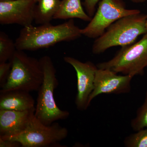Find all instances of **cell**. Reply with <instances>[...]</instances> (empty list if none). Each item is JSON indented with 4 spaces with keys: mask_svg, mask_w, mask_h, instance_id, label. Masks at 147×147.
<instances>
[{
    "mask_svg": "<svg viewBox=\"0 0 147 147\" xmlns=\"http://www.w3.org/2000/svg\"><path fill=\"white\" fill-rule=\"evenodd\" d=\"M131 126L134 131L147 128V90L144 101L137 110V115L131 121Z\"/></svg>",
    "mask_w": 147,
    "mask_h": 147,
    "instance_id": "obj_16",
    "label": "cell"
},
{
    "mask_svg": "<svg viewBox=\"0 0 147 147\" xmlns=\"http://www.w3.org/2000/svg\"><path fill=\"white\" fill-rule=\"evenodd\" d=\"M124 144L126 147H147V128L127 137Z\"/></svg>",
    "mask_w": 147,
    "mask_h": 147,
    "instance_id": "obj_17",
    "label": "cell"
},
{
    "mask_svg": "<svg viewBox=\"0 0 147 147\" xmlns=\"http://www.w3.org/2000/svg\"><path fill=\"white\" fill-rule=\"evenodd\" d=\"M35 102L30 92L14 90L0 93V110L18 111L35 110Z\"/></svg>",
    "mask_w": 147,
    "mask_h": 147,
    "instance_id": "obj_12",
    "label": "cell"
},
{
    "mask_svg": "<svg viewBox=\"0 0 147 147\" xmlns=\"http://www.w3.org/2000/svg\"><path fill=\"white\" fill-rule=\"evenodd\" d=\"M61 0H37L34 9V21L37 24H49L60 5Z\"/></svg>",
    "mask_w": 147,
    "mask_h": 147,
    "instance_id": "obj_14",
    "label": "cell"
},
{
    "mask_svg": "<svg viewBox=\"0 0 147 147\" xmlns=\"http://www.w3.org/2000/svg\"><path fill=\"white\" fill-rule=\"evenodd\" d=\"M13 42L5 33L0 32V63L9 61L16 51Z\"/></svg>",
    "mask_w": 147,
    "mask_h": 147,
    "instance_id": "obj_15",
    "label": "cell"
},
{
    "mask_svg": "<svg viewBox=\"0 0 147 147\" xmlns=\"http://www.w3.org/2000/svg\"><path fill=\"white\" fill-rule=\"evenodd\" d=\"M133 77L129 75H119L110 69L98 68L89 104L100 94L128 93L131 90V82Z\"/></svg>",
    "mask_w": 147,
    "mask_h": 147,
    "instance_id": "obj_9",
    "label": "cell"
},
{
    "mask_svg": "<svg viewBox=\"0 0 147 147\" xmlns=\"http://www.w3.org/2000/svg\"><path fill=\"white\" fill-rule=\"evenodd\" d=\"M140 12L139 9L127 8L123 0H100L96 12L86 26L81 29V33L89 38L96 39L119 19Z\"/></svg>",
    "mask_w": 147,
    "mask_h": 147,
    "instance_id": "obj_7",
    "label": "cell"
},
{
    "mask_svg": "<svg viewBox=\"0 0 147 147\" xmlns=\"http://www.w3.org/2000/svg\"><path fill=\"white\" fill-rule=\"evenodd\" d=\"M21 147V145L19 142L0 138V147Z\"/></svg>",
    "mask_w": 147,
    "mask_h": 147,
    "instance_id": "obj_20",
    "label": "cell"
},
{
    "mask_svg": "<svg viewBox=\"0 0 147 147\" xmlns=\"http://www.w3.org/2000/svg\"><path fill=\"white\" fill-rule=\"evenodd\" d=\"M36 2L32 0H9L0 1V24L31 26L34 21Z\"/></svg>",
    "mask_w": 147,
    "mask_h": 147,
    "instance_id": "obj_10",
    "label": "cell"
},
{
    "mask_svg": "<svg viewBox=\"0 0 147 147\" xmlns=\"http://www.w3.org/2000/svg\"><path fill=\"white\" fill-rule=\"evenodd\" d=\"M35 111L0 110V137H12L24 131Z\"/></svg>",
    "mask_w": 147,
    "mask_h": 147,
    "instance_id": "obj_11",
    "label": "cell"
},
{
    "mask_svg": "<svg viewBox=\"0 0 147 147\" xmlns=\"http://www.w3.org/2000/svg\"><path fill=\"white\" fill-rule=\"evenodd\" d=\"M132 2L135 3H142L145 2L147 0H129Z\"/></svg>",
    "mask_w": 147,
    "mask_h": 147,
    "instance_id": "obj_21",
    "label": "cell"
},
{
    "mask_svg": "<svg viewBox=\"0 0 147 147\" xmlns=\"http://www.w3.org/2000/svg\"><path fill=\"white\" fill-rule=\"evenodd\" d=\"M68 134V129L57 123L45 125L34 115L26 129L20 134L0 138L19 142L22 147H64L59 142L65 139Z\"/></svg>",
    "mask_w": 147,
    "mask_h": 147,
    "instance_id": "obj_6",
    "label": "cell"
},
{
    "mask_svg": "<svg viewBox=\"0 0 147 147\" xmlns=\"http://www.w3.org/2000/svg\"><path fill=\"white\" fill-rule=\"evenodd\" d=\"M9 1V0H0V1Z\"/></svg>",
    "mask_w": 147,
    "mask_h": 147,
    "instance_id": "obj_23",
    "label": "cell"
},
{
    "mask_svg": "<svg viewBox=\"0 0 147 147\" xmlns=\"http://www.w3.org/2000/svg\"><path fill=\"white\" fill-rule=\"evenodd\" d=\"M100 0H84V5L87 13L92 17L95 13L97 4Z\"/></svg>",
    "mask_w": 147,
    "mask_h": 147,
    "instance_id": "obj_19",
    "label": "cell"
},
{
    "mask_svg": "<svg viewBox=\"0 0 147 147\" xmlns=\"http://www.w3.org/2000/svg\"><path fill=\"white\" fill-rule=\"evenodd\" d=\"M10 74L1 87L0 93L14 90L38 91L43 80V71L40 59L16 50L12 59Z\"/></svg>",
    "mask_w": 147,
    "mask_h": 147,
    "instance_id": "obj_4",
    "label": "cell"
},
{
    "mask_svg": "<svg viewBox=\"0 0 147 147\" xmlns=\"http://www.w3.org/2000/svg\"><path fill=\"white\" fill-rule=\"evenodd\" d=\"M147 18L146 14L140 12L124 16L114 22L96 38L92 46L93 54L99 55L111 47L134 43L139 36L147 33Z\"/></svg>",
    "mask_w": 147,
    "mask_h": 147,
    "instance_id": "obj_2",
    "label": "cell"
},
{
    "mask_svg": "<svg viewBox=\"0 0 147 147\" xmlns=\"http://www.w3.org/2000/svg\"><path fill=\"white\" fill-rule=\"evenodd\" d=\"M64 61L75 69L77 76V94L75 104L78 110L84 111L89 106V100L94 88L96 72L98 67L91 61L82 62L71 57H65Z\"/></svg>",
    "mask_w": 147,
    "mask_h": 147,
    "instance_id": "obj_8",
    "label": "cell"
},
{
    "mask_svg": "<svg viewBox=\"0 0 147 147\" xmlns=\"http://www.w3.org/2000/svg\"><path fill=\"white\" fill-rule=\"evenodd\" d=\"M146 29L147 32V18L146 21Z\"/></svg>",
    "mask_w": 147,
    "mask_h": 147,
    "instance_id": "obj_22",
    "label": "cell"
},
{
    "mask_svg": "<svg viewBox=\"0 0 147 147\" xmlns=\"http://www.w3.org/2000/svg\"><path fill=\"white\" fill-rule=\"evenodd\" d=\"M10 61L0 63V86L1 87L8 79L11 69Z\"/></svg>",
    "mask_w": 147,
    "mask_h": 147,
    "instance_id": "obj_18",
    "label": "cell"
},
{
    "mask_svg": "<svg viewBox=\"0 0 147 147\" xmlns=\"http://www.w3.org/2000/svg\"><path fill=\"white\" fill-rule=\"evenodd\" d=\"M32 1H34L36 2H37V0H32Z\"/></svg>",
    "mask_w": 147,
    "mask_h": 147,
    "instance_id": "obj_24",
    "label": "cell"
},
{
    "mask_svg": "<svg viewBox=\"0 0 147 147\" xmlns=\"http://www.w3.org/2000/svg\"><path fill=\"white\" fill-rule=\"evenodd\" d=\"M43 71V80L38 90L34 116L45 125H51L59 120L66 119L70 113L58 107L54 97L58 86L56 70L52 59L44 56L40 59Z\"/></svg>",
    "mask_w": 147,
    "mask_h": 147,
    "instance_id": "obj_3",
    "label": "cell"
},
{
    "mask_svg": "<svg viewBox=\"0 0 147 147\" xmlns=\"http://www.w3.org/2000/svg\"><path fill=\"white\" fill-rule=\"evenodd\" d=\"M96 66L123 75H143L147 67V33L138 42L121 47L110 60Z\"/></svg>",
    "mask_w": 147,
    "mask_h": 147,
    "instance_id": "obj_5",
    "label": "cell"
},
{
    "mask_svg": "<svg viewBox=\"0 0 147 147\" xmlns=\"http://www.w3.org/2000/svg\"><path fill=\"white\" fill-rule=\"evenodd\" d=\"M82 35L81 29L71 19L56 26L49 23L38 26L31 25L24 27L15 43L17 50L35 51L52 47L60 42L75 40Z\"/></svg>",
    "mask_w": 147,
    "mask_h": 147,
    "instance_id": "obj_1",
    "label": "cell"
},
{
    "mask_svg": "<svg viewBox=\"0 0 147 147\" xmlns=\"http://www.w3.org/2000/svg\"><path fill=\"white\" fill-rule=\"evenodd\" d=\"M73 18H79L82 21L90 22L92 18L84 10L81 0H62L54 19Z\"/></svg>",
    "mask_w": 147,
    "mask_h": 147,
    "instance_id": "obj_13",
    "label": "cell"
}]
</instances>
